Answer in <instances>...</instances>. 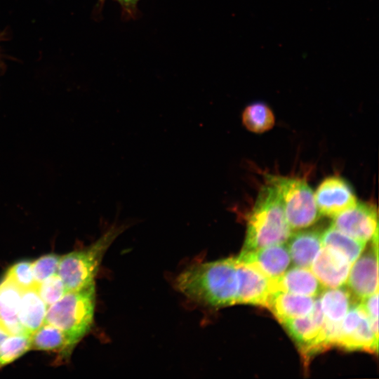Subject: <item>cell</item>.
Returning a JSON list of instances; mask_svg holds the SVG:
<instances>
[{
	"label": "cell",
	"instance_id": "cell-1",
	"mask_svg": "<svg viewBox=\"0 0 379 379\" xmlns=\"http://www.w3.org/2000/svg\"><path fill=\"white\" fill-rule=\"evenodd\" d=\"M175 286L185 296L205 306L236 305L239 288L237 258L194 264L176 277Z\"/></svg>",
	"mask_w": 379,
	"mask_h": 379
},
{
	"label": "cell",
	"instance_id": "cell-2",
	"mask_svg": "<svg viewBox=\"0 0 379 379\" xmlns=\"http://www.w3.org/2000/svg\"><path fill=\"white\" fill-rule=\"evenodd\" d=\"M281 200L268 184L263 186L247 217L245 240L241 252L284 244L291 235Z\"/></svg>",
	"mask_w": 379,
	"mask_h": 379
},
{
	"label": "cell",
	"instance_id": "cell-3",
	"mask_svg": "<svg viewBox=\"0 0 379 379\" xmlns=\"http://www.w3.org/2000/svg\"><path fill=\"white\" fill-rule=\"evenodd\" d=\"M95 303V286L67 291L47 309L44 324L61 330L72 346L90 331Z\"/></svg>",
	"mask_w": 379,
	"mask_h": 379
},
{
	"label": "cell",
	"instance_id": "cell-4",
	"mask_svg": "<svg viewBox=\"0 0 379 379\" xmlns=\"http://www.w3.org/2000/svg\"><path fill=\"white\" fill-rule=\"evenodd\" d=\"M126 226L115 223L89 246L60 257L58 274L67 291L80 290L94 284L95 277L105 252Z\"/></svg>",
	"mask_w": 379,
	"mask_h": 379
},
{
	"label": "cell",
	"instance_id": "cell-5",
	"mask_svg": "<svg viewBox=\"0 0 379 379\" xmlns=\"http://www.w3.org/2000/svg\"><path fill=\"white\" fill-rule=\"evenodd\" d=\"M265 178L277 193L291 230L310 227L319 219L314 193L304 179L272 174Z\"/></svg>",
	"mask_w": 379,
	"mask_h": 379
},
{
	"label": "cell",
	"instance_id": "cell-6",
	"mask_svg": "<svg viewBox=\"0 0 379 379\" xmlns=\"http://www.w3.org/2000/svg\"><path fill=\"white\" fill-rule=\"evenodd\" d=\"M324 323L319 298L308 314L281 322L298 347L305 366L312 356L331 347Z\"/></svg>",
	"mask_w": 379,
	"mask_h": 379
},
{
	"label": "cell",
	"instance_id": "cell-7",
	"mask_svg": "<svg viewBox=\"0 0 379 379\" xmlns=\"http://www.w3.org/2000/svg\"><path fill=\"white\" fill-rule=\"evenodd\" d=\"M335 346L347 351L378 352V337L359 302L354 303L342 320Z\"/></svg>",
	"mask_w": 379,
	"mask_h": 379
},
{
	"label": "cell",
	"instance_id": "cell-8",
	"mask_svg": "<svg viewBox=\"0 0 379 379\" xmlns=\"http://www.w3.org/2000/svg\"><path fill=\"white\" fill-rule=\"evenodd\" d=\"M371 245L351 266L346 281L347 289L356 302L378 291V232Z\"/></svg>",
	"mask_w": 379,
	"mask_h": 379
},
{
	"label": "cell",
	"instance_id": "cell-9",
	"mask_svg": "<svg viewBox=\"0 0 379 379\" xmlns=\"http://www.w3.org/2000/svg\"><path fill=\"white\" fill-rule=\"evenodd\" d=\"M314 199L320 215L334 218L357 202L350 184L340 176H329L318 185Z\"/></svg>",
	"mask_w": 379,
	"mask_h": 379
},
{
	"label": "cell",
	"instance_id": "cell-10",
	"mask_svg": "<svg viewBox=\"0 0 379 379\" xmlns=\"http://www.w3.org/2000/svg\"><path fill=\"white\" fill-rule=\"evenodd\" d=\"M331 225L366 243L378 232L377 208L373 203L357 202L353 207L333 218Z\"/></svg>",
	"mask_w": 379,
	"mask_h": 379
},
{
	"label": "cell",
	"instance_id": "cell-11",
	"mask_svg": "<svg viewBox=\"0 0 379 379\" xmlns=\"http://www.w3.org/2000/svg\"><path fill=\"white\" fill-rule=\"evenodd\" d=\"M352 265L337 250L322 246L310 267L321 284L331 288L340 287L346 282Z\"/></svg>",
	"mask_w": 379,
	"mask_h": 379
},
{
	"label": "cell",
	"instance_id": "cell-12",
	"mask_svg": "<svg viewBox=\"0 0 379 379\" xmlns=\"http://www.w3.org/2000/svg\"><path fill=\"white\" fill-rule=\"evenodd\" d=\"M237 258L253 266L270 280L281 277L291 262L288 248L284 244L270 245L253 251H241Z\"/></svg>",
	"mask_w": 379,
	"mask_h": 379
},
{
	"label": "cell",
	"instance_id": "cell-13",
	"mask_svg": "<svg viewBox=\"0 0 379 379\" xmlns=\"http://www.w3.org/2000/svg\"><path fill=\"white\" fill-rule=\"evenodd\" d=\"M237 260L239 278L237 304L266 307L272 293L271 281L253 266Z\"/></svg>",
	"mask_w": 379,
	"mask_h": 379
},
{
	"label": "cell",
	"instance_id": "cell-14",
	"mask_svg": "<svg viewBox=\"0 0 379 379\" xmlns=\"http://www.w3.org/2000/svg\"><path fill=\"white\" fill-rule=\"evenodd\" d=\"M272 291H283L315 297L322 292L323 286L313 272L306 267H295L279 278L270 280Z\"/></svg>",
	"mask_w": 379,
	"mask_h": 379
},
{
	"label": "cell",
	"instance_id": "cell-15",
	"mask_svg": "<svg viewBox=\"0 0 379 379\" xmlns=\"http://www.w3.org/2000/svg\"><path fill=\"white\" fill-rule=\"evenodd\" d=\"M314 300V297L276 291L271 293L266 308L281 323L308 314L313 308Z\"/></svg>",
	"mask_w": 379,
	"mask_h": 379
},
{
	"label": "cell",
	"instance_id": "cell-16",
	"mask_svg": "<svg viewBox=\"0 0 379 379\" xmlns=\"http://www.w3.org/2000/svg\"><path fill=\"white\" fill-rule=\"evenodd\" d=\"M22 292V290L6 276L0 281V322L11 334L25 333L18 317Z\"/></svg>",
	"mask_w": 379,
	"mask_h": 379
},
{
	"label": "cell",
	"instance_id": "cell-17",
	"mask_svg": "<svg viewBox=\"0 0 379 379\" xmlns=\"http://www.w3.org/2000/svg\"><path fill=\"white\" fill-rule=\"evenodd\" d=\"M288 250L293 264L309 268L322 247L321 234L316 230H302L288 238Z\"/></svg>",
	"mask_w": 379,
	"mask_h": 379
},
{
	"label": "cell",
	"instance_id": "cell-18",
	"mask_svg": "<svg viewBox=\"0 0 379 379\" xmlns=\"http://www.w3.org/2000/svg\"><path fill=\"white\" fill-rule=\"evenodd\" d=\"M47 309L36 288L22 291L18 317L26 334H32L44 324Z\"/></svg>",
	"mask_w": 379,
	"mask_h": 379
},
{
	"label": "cell",
	"instance_id": "cell-19",
	"mask_svg": "<svg viewBox=\"0 0 379 379\" xmlns=\"http://www.w3.org/2000/svg\"><path fill=\"white\" fill-rule=\"evenodd\" d=\"M31 349L69 356L74 348L66 335L55 326L44 324L30 335Z\"/></svg>",
	"mask_w": 379,
	"mask_h": 379
},
{
	"label": "cell",
	"instance_id": "cell-20",
	"mask_svg": "<svg viewBox=\"0 0 379 379\" xmlns=\"http://www.w3.org/2000/svg\"><path fill=\"white\" fill-rule=\"evenodd\" d=\"M324 319L330 322L340 323L354 300L346 288H331L319 298Z\"/></svg>",
	"mask_w": 379,
	"mask_h": 379
},
{
	"label": "cell",
	"instance_id": "cell-21",
	"mask_svg": "<svg viewBox=\"0 0 379 379\" xmlns=\"http://www.w3.org/2000/svg\"><path fill=\"white\" fill-rule=\"evenodd\" d=\"M321 238L322 246L337 250L352 264L366 246V242L347 235L331 225L321 234Z\"/></svg>",
	"mask_w": 379,
	"mask_h": 379
},
{
	"label": "cell",
	"instance_id": "cell-22",
	"mask_svg": "<svg viewBox=\"0 0 379 379\" xmlns=\"http://www.w3.org/2000/svg\"><path fill=\"white\" fill-rule=\"evenodd\" d=\"M241 119L244 126L253 133L267 131L275 123L272 110L262 102H255L247 105L242 112Z\"/></svg>",
	"mask_w": 379,
	"mask_h": 379
},
{
	"label": "cell",
	"instance_id": "cell-23",
	"mask_svg": "<svg viewBox=\"0 0 379 379\" xmlns=\"http://www.w3.org/2000/svg\"><path fill=\"white\" fill-rule=\"evenodd\" d=\"M31 335L11 334L0 345V367L11 363L31 349Z\"/></svg>",
	"mask_w": 379,
	"mask_h": 379
},
{
	"label": "cell",
	"instance_id": "cell-24",
	"mask_svg": "<svg viewBox=\"0 0 379 379\" xmlns=\"http://www.w3.org/2000/svg\"><path fill=\"white\" fill-rule=\"evenodd\" d=\"M5 276L22 291L37 287L32 262L29 261L23 260L15 263L8 270Z\"/></svg>",
	"mask_w": 379,
	"mask_h": 379
},
{
	"label": "cell",
	"instance_id": "cell-25",
	"mask_svg": "<svg viewBox=\"0 0 379 379\" xmlns=\"http://www.w3.org/2000/svg\"><path fill=\"white\" fill-rule=\"evenodd\" d=\"M36 290L48 307L57 302L67 292L63 281L58 274H55L39 284Z\"/></svg>",
	"mask_w": 379,
	"mask_h": 379
},
{
	"label": "cell",
	"instance_id": "cell-26",
	"mask_svg": "<svg viewBox=\"0 0 379 379\" xmlns=\"http://www.w3.org/2000/svg\"><path fill=\"white\" fill-rule=\"evenodd\" d=\"M60 256L53 253L39 258L32 262L34 278L38 286L58 272Z\"/></svg>",
	"mask_w": 379,
	"mask_h": 379
},
{
	"label": "cell",
	"instance_id": "cell-27",
	"mask_svg": "<svg viewBox=\"0 0 379 379\" xmlns=\"http://www.w3.org/2000/svg\"><path fill=\"white\" fill-rule=\"evenodd\" d=\"M359 304L370 320L374 334L378 337V291L361 300Z\"/></svg>",
	"mask_w": 379,
	"mask_h": 379
},
{
	"label": "cell",
	"instance_id": "cell-28",
	"mask_svg": "<svg viewBox=\"0 0 379 379\" xmlns=\"http://www.w3.org/2000/svg\"><path fill=\"white\" fill-rule=\"evenodd\" d=\"M127 14L132 15L136 11V6L140 0H115Z\"/></svg>",
	"mask_w": 379,
	"mask_h": 379
},
{
	"label": "cell",
	"instance_id": "cell-29",
	"mask_svg": "<svg viewBox=\"0 0 379 379\" xmlns=\"http://www.w3.org/2000/svg\"><path fill=\"white\" fill-rule=\"evenodd\" d=\"M11 335L7 328L0 322V345Z\"/></svg>",
	"mask_w": 379,
	"mask_h": 379
}]
</instances>
